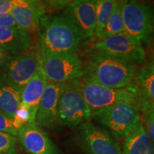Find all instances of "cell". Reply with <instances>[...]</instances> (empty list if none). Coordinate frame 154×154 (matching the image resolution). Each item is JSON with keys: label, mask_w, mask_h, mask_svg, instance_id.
<instances>
[{"label": "cell", "mask_w": 154, "mask_h": 154, "mask_svg": "<svg viewBox=\"0 0 154 154\" xmlns=\"http://www.w3.org/2000/svg\"><path fill=\"white\" fill-rule=\"evenodd\" d=\"M0 153L18 154L17 137L7 133L0 132Z\"/></svg>", "instance_id": "603a6c76"}, {"label": "cell", "mask_w": 154, "mask_h": 154, "mask_svg": "<svg viewBox=\"0 0 154 154\" xmlns=\"http://www.w3.org/2000/svg\"><path fill=\"white\" fill-rule=\"evenodd\" d=\"M39 54L48 83L65 84L85 75L84 63L76 52H54L40 49Z\"/></svg>", "instance_id": "277c9868"}, {"label": "cell", "mask_w": 154, "mask_h": 154, "mask_svg": "<svg viewBox=\"0 0 154 154\" xmlns=\"http://www.w3.org/2000/svg\"><path fill=\"white\" fill-rule=\"evenodd\" d=\"M71 2L72 1L69 0H53V1H46L43 4L45 7L46 11L47 10L56 11L60 9H65L71 3Z\"/></svg>", "instance_id": "484cf974"}, {"label": "cell", "mask_w": 154, "mask_h": 154, "mask_svg": "<svg viewBox=\"0 0 154 154\" xmlns=\"http://www.w3.org/2000/svg\"><path fill=\"white\" fill-rule=\"evenodd\" d=\"M12 121L17 131L21 127L26 124H29L31 122V113L29 109L26 106L20 103L14 118L12 119Z\"/></svg>", "instance_id": "cb8c5ba5"}, {"label": "cell", "mask_w": 154, "mask_h": 154, "mask_svg": "<svg viewBox=\"0 0 154 154\" xmlns=\"http://www.w3.org/2000/svg\"><path fill=\"white\" fill-rule=\"evenodd\" d=\"M92 117L117 139L126 138L141 122L139 109L134 103H119L103 108L94 111Z\"/></svg>", "instance_id": "5b68a950"}, {"label": "cell", "mask_w": 154, "mask_h": 154, "mask_svg": "<svg viewBox=\"0 0 154 154\" xmlns=\"http://www.w3.org/2000/svg\"><path fill=\"white\" fill-rule=\"evenodd\" d=\"M86 79L111 88H124L136 76V65L95 52H89L84 66Z\"/></svg>", "instance_id": "6da1fadb"}, {"label": "cell", "mask_w": 154, "mask_h": 154, "mask_svg": "<svg viewBox=\"0 0 154 154\" xmlns=\"http://www.w3.org/2000/svg\"><path fill=\"white\" fill-rule=\"evenodd\" d=\"M0 154H1V153H0Z\"/></svg>", "instance_id": "1f68e13d"}, {"label": "cell", "mask_w": 154, "mask_h": 154, "mask_svg": "<svg viewBox=\"0 0 154 154\" xmlns=\"http://www.w3.org/2000/svg\"><path fill=\"white\" fill-rule=\"evenodd\" d=\"M125 32L147 44L154 42V7L138 1H121Z\"/></svg>", "instance_id": "8992f818"}, {"label": "cell", "mask_w": 154, "mask_h": 154, "mask_svg": "<svg viewBox=\"0 0 154 154\" xmlns=\"http://www.w3.org/2000/svg\"><path fill=\"white\" fill-rule=\"evenodd\" d=\"M152 51H153V55H152V57H154V44H153V48H152Z\"/></svg>", "instance_id": "4dcf8cb0"}, {"label": "cell", "mask_w": 154, "mask_h": 154, "mask_svg": "<svg viewBox=\"0 0 154 154\" xmlns=\"http://www.w3.org/2000/svg\"><path fill=\"white\" fill-rule=\"evenodd\" d=\"M115 0H96V26L94 39L100 35L106 25L113 11L118 5Z\"/></svg>", "instance_id": "44dd1931"}, {"label": "cell", "mask_w": 154, "mask_h": 154, "mask_svg": "<svg viewBox=\"0 0 154 154\" xmlns=\"http://www.w3.org/2000/svg\"><path fill=\"white\" fill-rule=\"evenodd\" d=\"M40 61V54L32 49L18 54H7L0 63V74L22 93L25 85L36 73Z\"/></svg>", "instance_id": "ba28073f"}, {"label": "cell", "mask_w": 154, "mask_h": 154, "mask_svg": "<svg viewBox=\"0 0 154 154\" xmlns=\"http://www.w3.org/2000/svg\"><path fill=\"white\" fill-rule=\"evenodd\" d=\"M122 154H154V145L142 122L124 138Z\"/></svg>", "instance_id": "e0dca14e"}, {"label": "cell", "mask_w": 154, "mask_h": 154, "mask_svg": "<svg viewBox=\"0 0 154 154\" xmlns=\"http://www.w3.org/2000/svg\"><path fill=\"white\" fill-rule=\"evenodd\" d=\"M40 49L75 52L82 39L72 23L63 15L44 16L38 30Z\"/></svg>", "instance_id": "7a4b0ae2"}, {"label": "cell", "mask_w": 154, "mask_h": 154, "mask_svg": "<svg viewBox=\"0 0 154 154\" xmlns=\"http://www.w3.org/2000/svg\"><path fill=\"white\" fill-rule=\"evenodd\" d=\"M62 15L72 23L82 41L93 38L96 26V0L71 2Z\"/></svg>", "instance_id": "8fae6325"}, {"label": "cell", "mask_w": 154, "mask_h": 154, "mask_svg": "<svg viewBox=\"0 0 154 154\" xmlns=\"http://www.w3.org/2000/svg\"><path fill=\"white\" fill-rule=\"evenodd\" d=\"M68 83H48L36 113L35 124L39 128L53 129L60 124L59 118V100Z\"/></svg>", "instance_id": "7c38bea8"}, {"label": "cell", "mask_w": 154, "mask_h": 154, "mask_svg": "<svg viewBox=\"0 0 154 154\" xmlns=\"http://www.w3.org/2000/svg\"><path fill=\"white\" fill-rule=\"evenodd\" d=\"M0 132L7 133L17 137V130L13 124L12 119L0 110Z\"/></svg>", "instance_id": "d4e9b609"}, {"label": "cell", "mask_w": 154, "mask_h": 154, "mask_svg": "<svg viewBox=\"0 0 154 154\" xmlns=\"http://www.w3.org/2000/svg\"><path fill=\"white\" fill-rule=\"evenodd\" d=\"M15 5V0H0V15L10 13Z\"/></svg>", "instance_id": "83f0119b"}, {"label": "cell", "mask_w": 154, "mask_h": 154, "mask_svg": "<svg viewBox=\"0 0 154 154\" xmlns=\"http://www.w3.org/2000/svg\"><path fill=\"white\" fill-rule=\"evenodd\" d=\"M22 147L30 154H60L48 135L36 125L26 124L17 131Z\"/></svg>", "instance_id": "5bb4252c"}, {"label": "cell", "mask_w": 154, "mask_h": 154, "mask_svg": "<svg viewBox=\"0 0 154 154\" xmlns=\"http://www.w3.org/2000/svg\"><path fill=\"white\" fill-rule=\"evenodd\" d=\"M33 47L30 33L15 26L0 28V48L7 53L18 54L29 51Z\"/></svg>", "instance_id": "2e32d148"}, {"label": "cell", "mask_w": 154, "mask_h": 154, "mask_svg": "<svg viewBox=\"0 0 154 154\" xmlns=\"http://www.w3.org/2000/svg\"><path fill=\"white\" fill-rule=\"evenodd\" d=\"M7 55V53L0 48V63H1L2 61H3V59H5V57Z\"/></svg>", "instance_id": "f1b7e54d"}, {"label": "cell", "mask_w": 154, "mask_h": 154, "mask_svg": "<svg viewBox=\"0 0 154 154\" xmlns=\"http://www.w3.org/2000/svg\"><path fill=\"white\" fill-rule=\"evenodd\" d=\"M21 94L0 74V110L11 119L21 103Z\"/></svg>", "instance_id": "ac0fdd59"}, {"label": "cell", "mask_w": 154, "mask_h": 154, "mask_svg": "<svg viewBox=\"0 0 154 154\" xmlns=\"http://www.w3.org/2000/svg\"><path fill=\"white\" fill-rule=\"evenodd\" d=\"M122 32H125V29L121 10V1H119L118 5L113 11L104 29L100 35L94 40V42L104 39L106 38H109Z\"/></svg>", "instance_id": "ffe728a7"}, {"label": "cell", "mask_w": 154, "mask_h": 154, "mask_svg": "<svg viewBox=\"0 0 154 154\" xmlns=\"http://www.w3.org/2000/svg\"><path fill=\"white\" fill-rule=\"evenodd\" d=\"M17 26L14 17L10 13L0 15V28H10Z\"/></svg>", "instance_id": "4316f807"}, {"label": "cell", "mask_w": 154, "mask_h": 154, "mask_svg": "<svg viewBox=\"0 0 154 154\" xmlns=\"http://www.w3.org/2000/svg\"><path fill=\"white\" fill-rule=\"evenodd\" d=\"M138 107L142 112L145 121V128L154 145V103L146 99L140 94Z\"/></svg>", "instance_id": "7402d4cb"}, {"label": "cell", "mask_w": 154, "mask_h": 154, "mask_svg": "<svg viewBox=\"0 0 154 154\" xmlns=\"http://www.w3.org/2000/svg\"><path fill=\"white\" fill-rule=\"evenodd\" d=\"M47 84L48 81L44 74L41 60L36 73L25 85L21 94V103L26 106L31 113L29 125H36V113Z\"/></svg>", "instance_id": "9a60e30c"}, {"label": "cell", "mask_w": 154, "mask_h": 154, "mask_svg": "<svg viewBox=\"0 0 154 154\" xmlns=\"http://www.w3.org/2000/svg\"><path fill=\"white\" fill-rule=\"evenodd\" d=\"M79 86L92 113L99 109L119 103L137 105L140 92L136 84H131L124 88H111L84 79L78 80Z\"/></svg>", "instance_id": "3957f363"}, {"label": "cell", "mask_w": 154, "mask_h": 154, "mask_svg": "<svg viewBox=\"0 0 154 154\" xmlns=\"http://www.w3.org/2000/svg\"><path fill=\"white\" fill-rule=\"evenodd\" d=\"M88 51L100 54L136 65L143 63L146 58V51L141 42L126 32L94 42Z\"/></svg>", "instance_id": "52a82bcc"}, {"label": "cell", "mask_w": 154, "mask_h": 154, "mask_svg": "<svg viewBox=\"0 0 154 154\" xmlns=\"http://www.w3.org/2000/svg\"><path fill=\"white\" fill-rule=\"evenodd\" d=\"M136 77L141 95L154 103V66L150 63L143 66Z\"/></svg>", "instance_id": "d6986e66"}, {"label": "cell", "mask_w": 154, "mask_h": 154, "mask_svg": "<svg viewBox=\"0 0 154 154\" xmlns=\"http://www.w3.org/2000/svg\"><path fill=\"white\" fill-rule=\"evenodd\" d=\"M150 64L152 65L153 66H154V57L151 58V62H150Z\"/></svg>", "instance_id": "f546056e"}, {"label": "cell", "mask_w": 154, "mask_h": 154, "mask_svg": "<svg viewBox=\"0 0 154 154\" xmlns=\"http://www.w3.org/2000/svg\"><path fill=\"white\" fill-rule=\"evenodd\" d=\"M78 137L89 154H122L120 145L109 131L90 121L79 126Z\"/></svg>", "instance_id": "30bf717a"}, {"label": "cell", "mask_w": 154, "mask_h": 154, "mask_svg": "<svg viewBox=\"0 0 154 154\" xmlns=\"http://www.w3.org/2000/svg\"><path fill=\"white\" fill-rule=\"evenodd\" d=\"M10 14L14 17L17 27L31 33L38 32L41 19L46 15V9L42 2L15 0Z\"/></svg>", "instance_id": "4fadbf2b"}, {"label": "cell", "mask_w": 154, "mask_h": 154, "mask_svg": "<svg viewBox=\"0 0 154 154\" xmlns=\"http://www.w3.org/2000/svg\"><path fill=\"white\" fill-rule=\"evenodd\" d=\"M60 124L68 128L79 126L92 118V111L83 96L78 80L69 82L61 94L59 104Z\"/></svg>", "instance_id": "9c48e42d"}]
</instances>
